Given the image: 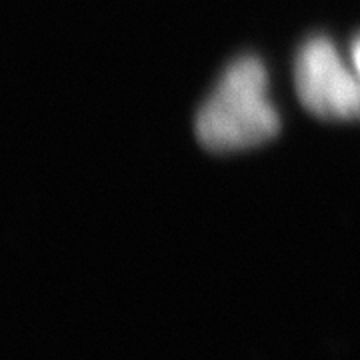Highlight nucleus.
Returning <instances> with one entry per match:
<instances>
[{
	"label": "nucleus",
	"instance_id": "1",
	"mask_svg": "<svg viewBox=\"0 0 360 360\" xmlns=\"http://www.w3.org/2000/svg\"><path fill=\"white\" fill-rule=\"evenodd\" d=\"M266 68L257 56H240L220 77L196 115V139L210 153H236L276 136L278 112L266 96Z\"/></svg>",
	"mask_w": 360,
	"mask_h": 360
},
{
	"label": "nucleus",
	"instance_id": "2",
	"mask_svg": "<svg viewBox=\"0 0 360 360\" xmlns=\"http://www.w3.org/2000/svg\"><path fill=\"white\" fill-rule=\"evenodd\" d=\"M296 94L312 115L330 120H360V77L350 70L333 42L309 39L296 54Z\"/></svg>",
	"mask_w": 360,
	"mask_h": 360
},
{
	"label": "nucleus",
	"instance_id": "3",
	"mask_svg": "<svg viewBox=\"0 0 360 360\" xmlns=\"http://www.w3.org/2000/svg\"><path fill=\"white\" fill-rule=\"evenodd\" d=\"M350 54H352V65H354V70L359 72V77H360V37L354 40Z\"/></svg>",
	"mask_w": 360,
	"mask_h": 360
}]
</instances>
